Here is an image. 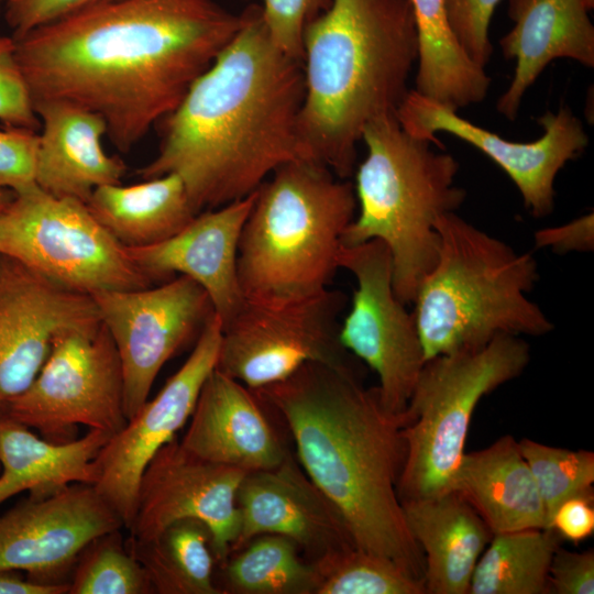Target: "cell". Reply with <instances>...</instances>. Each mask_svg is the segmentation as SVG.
<instances>
[{"label": "cell", "mask_w": 594, "mask_h": 594, "mask_svg": "<svg viewBox=\"0 0 594 594\" xmlns=\"http://www.w3.org/2000/svg\"><path fill=\"white\" fill-rule=\"evenodd\" d=\"M241 23V13L213 0H118L14 40L33 102L66 100L100 114L107 136L128 152L179 105Z\"/></svg>", "instance_id": "cell-1"}, {"label": "cell", "mask_w": 594, "mask_h": 594, "mask_svg": "<svg viewBox=\"0 0 594 594\" xmlns=\"http://www.w3.org/2000/svg\"><path fill=\"white\" fill-rule=\"evenodd\" d=\"M437 260L413 304L425 359L481 346L498 334H547L552 321L527 294L538 265L451 212L435 224Z\"/></svg>", "instance_id": "cell-6"}, {"label": "cell", "mask_w": 594, "mask_h": 594, "mask_svg": "<svg viewBox=\"0 0 594 594\" xmlns=\"http://www.w3.org/2000/svg\"><path fill=\"white\" fill-rule=\"evenodd\" d=\"M535 244L558 254L590 252L594 248V215L581 216L565 224L538 230Z\"/></svg>", "instance_id": "cell-41"}, {"label": "cell", "mask_w": 594, "mask_h": 594, "mask_svg": "<svg viewBox=\"0 0 594 594\" xmlns=\"http://www.w3.org/2000/svg\"><path fill=\"white\" fill-rule=\"evenodd\" d=\"M156 594H222L213 578L212 535L198 519L172 522L150 539L125 538Z\"/></svg>", "instance_id": "cell-29"}, {"label": "cell", "mask_w": 594, "mask_h": 594, "mask_svg": "<svg viewBox=\"0 0 594 594\" xmlns=\"http://www.w3.org/2000/svg\"><path fill=\"white\" fill-rule=\"evenodd\" d=\"M253 393L285 421L306 474L346 522L355 544L424 582L425 560L407 527L397 484L402 416L365 388L355 364L306 363Z\"/></svg>", "instance_id": "cell-3"}, {"label": "cell", "mask_w": 594, "mask_h": 594, "mask_svg": "<svg viewBox=\"0 0 594 594\" xmlns=\"http://www.w3.org/2000/svg\"><path fill=\"white\" fill-rule=\"evenodd\" d=\"M450 491L471 505L493 535L547 529L536 482L518 441L510 435L484 449L465 452Z\"/></svg>", "instance_id": "cell-25"}, {"label": "cell", "mask_w": 594, "mask_h": 594, "mask_svg": "<svg viewBox=\"0 0 594 594\" xmlns=\"http://www.w3.org/2000/svg\"><path fill=\"white\" fill-rule=\"evenodd\" d=\"M585 1V6L588 10L593 9L594 7V0H584Z\"/></svg>", "instance_id": "cell-45"}, {"label": "cell", "mask_w": 594, "mask_h": 594, "mask_svg": "<svg viewBox=\"0 0 594 594\" xmlns=\"http://www.w3.org/2000/svg\"><path fill=\"white\" fill-rule=\"evenodd\" d=\"M396 117L403 129L416 138L443 147L436 133L447 132L480 150L513 180L525 208L535 218L553 211L557 174L588 144L581 120L566 106H561L557 113L547 111L539 117L537 122L543 134L527 143L508 141L415 89L408 91Z\"/></svg>", "instance_id": "cell-14"}, {"label": "cell", "mask_w": 594, "mask_h": 594, "mask_svg": "<svg viewBox=\"0 0 594 594\" xmlns=\"http://www.w3.org/2000/svg\"><path fill=\"white\" fill-rule=\"evenodd\" d=\"M69 585L33 581L21 571L0 570V594H68Z\"/></svg>", "instance_id": "cell-43"}, {"label": "cell", "mask_w": 594, "mask_h": 594, "mask_svg": "<svg viewBox=\"0 0 594 594\" xmlns=\"http://www.w3.org/2000/svg\"><path fill=\"white\" fill-rule=\"evenodd\" d=\"M558 546L550 529L493 535L476 562L469 594H550L549 568Z\"/></svg>", "instance_id": "cell-30"}, {"label": "cell", "mask_w": 594, "mask_h": 594, "mask_svg": "<svg viewBox=\"0 0 594 594\" xmlns=\"http://www.w3.org/2000/svg\"><path fill=\"white\" fill-rule=\"evenodd\" d=\"M339 265L356 283L340 342L377 374L383 406L400 416L426 359L415 316L395 294L391 253L380 240L342 246Z\"/></svg>", "instance_id": "cell-12"}, {"label": "cell", "mask_w": 594, "mask_h": 594, "mask_svg": "<svg viewBox=\"0 0 594 594\" xmlns=\"http://www.w3.org/2000/svg\"><path fill=\"white\" fill-rule=\"evenodd\" d=\"M418 37L416 91L455 110L482 102L491 78L462 50L446 0H409Z\"/></svg>", "instance_id": "cell-28"}, {"label": "cell", "mask_w": 594, "mask_h": 594, "mask_svg": "<svg viewBox=\"0 0 594 594\" xmlns=\"http://www.w3.org/2000/svg\"><path fill=\"white\" fill-rule=\"evenodd\" d=\"M501 0H446L449 25L458 43L475 64L485 67L493 48L488 26Z\"/></svg>", "instance_id": "cell-37"}, {"label": "cell", "mask_w": 594, "mask_h": 594, "mask_svg": "<svg viewBox=\"0 0 594 594\" xmlns=\"http://www.w3.org/2000/svg\"><path fill=\"white\" fill-rule=\"evenodd\" d=\"M221 333V320L213 314L184 364L110 437L94 461V486L127 530L133 521L141 476L154 454L189 420L205 381L217 366Z\"/></svg>", "instance_id": "cell-15"}, {"label": "cell", "mask_w": 594, "mask_h": 594, "mask_svg": "<svg viewBox=\"0 0 594 594\" xmlns=\"http://www.w3.org/2000/svg\"><path fill=\"white\" fill-rule=\"evenodd\" d=\"M241 15L232 40L156 124L157 154L138 170L143 179L178 175L197 213L251 195L301 158L302 63L273 43L261 6Z\"/></svg>", "instance_id": "cell-2"}, {"label": "cell", "mask_w": 594, "mask_h": 594, "mask_svg": "<svg viewBox=\"0 0 594 594\" xmlns=\"http://www.w3.org/2000/svg\"><path fill=\"white\" fill-rule=\"evenodd\" d=\"M122 528L119 515L91 484L29 495L0 515V570L21 571L45 584L68 583L84 547Z\"/></svg>", "instance_id": "cell-16"}, {"label": "cell", "mask_w": 594, "mask_h": 594, "mask_svg": "<svg viewBox=\"0 0 594 594\" xmlns=\"http://www.w3.org/2000/svg\"><path fill=\"white\" fill-rule=\"evenodd\" d=\"M33 105L42 127L35 164L40 189L87 204L98 187L121 184L127 166L105 151L107 124L100 114L59 99Z\"/></svg>", "instance_id": "cell-22"}, {"label": "cell", "mask_w": 594, "mask_h": 594, "mask_svg": "<svg viewBox=\"0 0 594 594\" xmlns=\"http://www.w3.org/2000/svg\"><path fill=\"white\" fill-rule=\"evenodd\" d=\"M366 155L355 173L359 213L342 235L343 246L383 242L392 257L393 286L404 304H413L439 249L435 224L455 212L466 191L454 185L459 163L436 151L435 142L416 138L396 113L371 121L363 130Z\"/></svg>", "instance_id": "cell-7"}, {"label": "cell", "mask_w": 594, "mask_h": 594, "mask_svg": "<svg viewBox=\"0 0 594 594\" xmlns=\"http://www.w3.org/2000/svg\"><path fill=\"white\" fill-rule=\"evenodd\" d=\"M549 586L554 594H593V550L574 552L558 546L549 568Z\"/></svg>", "instance_id": "cell-40"}, {"label": "cell", "mask_w": 594, "mask_h": 594, "mask_svg": "<svg viewBox=\"0 0 594 594\" xmlns=\"http://www.w3.org/2000/svg\"><path fill=\"white\" fill-rule=\"evenodd\" d=\"M539 491L547 517V529L556 509L566 499L593 494L594 453L551 447L531 439L518 441Z\"/></svg>", "instance_id": "cell-34"}, {"label": "cell", "mask_w": 594, "mask_h": 594, "mask_svg": "<svg viewBox=\"0 0 594 594\" xmlns=\"http://www.w3.org/2000/svg\"><path fill=\"white\" fill-rule=\"evenodd\" d=\"M68 594H153L141 562L129 550L121 529L90 540L78 554Z\"/></svg>", "instance_id": "cell-33"}, {"label": "cell", "mask_w": 594, "mask_h": 594, "mask_svg": "<svg viewBox=\"0 0 594 594\" xmlns=\"http://www.w3.org/2000/svg\"><path fill=\"white\" fill-rule=\"evenodd\" d=\"M237 505L240 525L230 554L260 535L293 540L309 561L356 546L339 510L290 452L272 469L248 472Z\"/></svg>", "instance_id": "cell-19"}, {"label": "cell", "mask_w": 594, "mask_h": 594, "mask_svg": "<svg viewBox=\"0 0 594 594\" xmlns=\"http://www.w3.org/2000/svg\"><path fill=\"white\" fill-rule=\"evenodd\" d=\"M0 121L37 131L41 121L16 55L13 36L0 35Z\"/></svg>", "instance_id": "cell-36"}, {"label": "cell", "mask_w": 594, "mask_h": 594, "mask_svg": "<svg viewBox=\"0 0 594 594\" xmlns=\"http://www.w3.org/2000/svg\"><path fill=\"white\" fill-rule=\"evenodd\" d=\"M314 594H425L424 582L394 561L356 546L311 561Z\"/></svg>", "instance_id": "cell-32"}, {"label": "cell", "mask_w": 594, "mask_h": 594, "mask_svg": "<svg viewBox=\"0 0 594 594\" xmlns=\"http://www.w3.org/2000/svg\"><path fill=\"white\" fill-rule=\"evenodd\" d=\"M283 536L260 535L222 563V593L314 594L312 563Z\"/></svg>", "instance_id": "cell-31"}, {"label": "cell", "mask_w": 594, "mask_h": 594, "mask_svg": "<svg viewBox=\"0 0 594 594\" xmlns=\"http://www.w3.org/2000/svg\"><path fill=\"white\" fill-rule=\"evenodd\" d=\"M248 472L205 460L175 437L146 465L138 490L129 536L145 540L180 519H198L212 535L221 564L239 532L237 492Z\"/></svg>", "instance_id": "cell-17"}, {"label": "cell", "mask_w": 594, "mask_h": 594, "mask_svg": "<svg viewBox=\"0 0 594 594\" xmlns=\"http://www.w3.org/2000/svg\"><path fill=\"white\" fill-rule=\"evenodd\" d=\"M550 530L571 542H580L594 531L593 494H584L564 501L553 513Z\"/></svg>", "instance_id": "cell-42"}, {"label": "cell", "mask_w": 594, "mask_h": 594, "mask_svg": "<svg viewBox=\"0 0 594 594\" xmlns=\"http://www.w3.org/2000/svg\"><path fill=\"white\" fill-rule=\"evenodd\" d=\"M99 322L91 296L0 255V414L32 383L58 334Z\"/></svg>", "instance_id": "cell-18"}, {"label": "cell", "mask_w": 594, "mask_h": 594, "mask_svg": "<svg viewBox=\"0 0 594 594\" xmlns=\"http://www.w3.org/2000/svg\"><path fill=\"white\" fill-rule=\"evenodd\" d=\"M356 206L354 186L318 162L276 168L256 189L240 237L244 298L284 302L329 288Z\"/></svg>", "instance_id": "cell-5"}, {"label": "cell", "mask_w": 594, "mask_h": 594, "mask_svg": "<svg viewBox=\"0 0 594 594\" xmlns=\"http://www.w3.org/2000/svg\"><path fill=\"white\" fill-rule=\"evenodd\" d=\"M11 1H13V0H0L1 3H2V2L9 3V2H11Z\"/></svg>", "instance_id": "cell-46"}, {"label": "cell", "mask_w": 594, "mask_h": 594, "mask_svg": "<svg viewBox=\"0 0 594 594\" xmlns=\"http://www.w3.org/2000/svg\"><path fill=\"white\" fill-rule=\"evenodd\" d=\"M191 453L245 472L272 469L289 451L252 389L215 369L179 440Z\"/></svg>", "instance_id": "cell-21"}, {"label": "cell", "mask_w": 594, "mask_h": 594, "mask_svg": "<svg viewBox=\"0 0 594 594\" xmlns=\"http://www.w3.org/2000/svg\"><path fill=\"white\" fill-rule=\"evenodd\" d=\"M0 6H1V2H0Z\"/></svg>", "instance_id": "cell-47"}, {"label": "cell", "mask_w": 594, "mask_h": 594, "mask_svg": "<svg viewBox=\"0 0 594 594\" xmlns=\"http://www.w3.org/2000/svg\"><path fill=\"white\" fill-rule=\"evenodd\" d=\"M330 3L331 0H263L262 15L273 43L302 63L306 26Z\"/></svg>", "instance_id": "cell-35"}, {"label": "cell", "mask_w": 594, "mask_h": 594, "mask_svg": "<svg viewBox=\"0 0 594 594\" xmlns=\"http://www.w3.org/2000/svg\"><path fill=\"white\" fill-rule=\"evenodd\" d=\"M417 61L409 0H331L302 37L301 158L350 177L364 128L396 113Z\"/></svg>", "instance_id": "cell-4"}, {"label": "cell", "mask_w": 594, "mask_h": 594, "mask_svg": "<svg viewBox=\"0 0 594 594\" xmlns=\"http://www.w3.org/2000/svg\"><path fill=\"white\" fill-rule=\"evenodd\" d=\"M112 435L89 429L81 438L57 443L0 415V506L29 492L45 496L70 484L94 485V461Z\"/></svg>", "instance_id": "cell-26"}, {"label": "cell", "mask_w": 594, "mask_h": 594, "mask_svg": "<svg viewBox=\"0 0 594 594\" xmlns=\"http://www.w3.org/2000/svg\"><path fill=\"white\" fill-rule=\"evenodd\" d=\"M409 532L425 560V594H469L476 562L493 534L453 491L402 501Z\"/></svg>", "instance_id": "cell-24"}, {"label": "cell", "mask_w": 594, "mask_h": 594, "mask_svg": "<svg viewBox=\"0 0 594 594\" xmlns=\"http://www.w3.org/2000/svg\"><path fill=\"white\" fill-rule=\"evenodd\" d=\"M118 0H13L7 3L6 21L14 38L81 10Z\"/></svg>", "instance_id": "cell-39"}, {"label": "cell", "mask_w": 594, "mask_h": 594, "mask_svg": "<svg viewBox=\"0 0 594 594\" xmlns=\"http://www.w3.org/2000/svg\"><path fill=\"white\" fill-rule=\"evenodd\" d=\"M0 255L89 296L155 284L85 202L54 197L37 185L0 210Z\"/></svg>", "instance_id": "cell-9"}, {"label": "cell", "mask_w": 594, "mask_h": 594, "mask_svg": "<svg viewBox=\"0 0 594 594\" xmlns=\"http://www.w3.org/2000/svg\"><path fill=\"white\" fill-rule=\"evenodd\" d=\"M255 191L200 211L179 232L162 242L127 246L130 257L154 283L170 279L175 274L195 280L207 293L224 326L245 299L238 276V249Z\"/></svg>", "instance_id": "cell-20"}, {"label": "cell", "mask_w": 594, "mask_h": 594, "mask_svg": "<svg viewBox=\"0 0 594 594\" xmlns=\"http://www.w3.org/2000/svg\"><path fill=\"white\" fill-rule=\"evenodd\" d=\"M530 360L519 336L427 360L402 416L405 460L397 484L402 501L451 490L465 453L471 418L480 400L516 378Z\"/></svg>", "instance_id": "cell-8"}, {"label": "cell", "mask_w": 594, "mask_h": 594, "mask_svg": "<svg viewBox=\"0 0 594 594\" xmlns=\"http://www.w3.org/2000/svg\"><path fill=\"white\" fill-rule=\"evenodd\" d=\"M91 297L120 359L129 420L148 399L163 365L198 338L215 310L204 288L184 275Z\"/></svg>", "instance_id": "cell-13"}, {"label": "cell", "mask_w": 594, "mask_h": 594, "mask_svg": "<svg viewBox=\"0 0 594 594\" xmlns=\"http://www.w3.org/2000/svg\"><path fill=\"white\" fill-rule=\"evenodd\" d=\"M1 414L57 443L75 440L80 425L119 432L128 422L123 375L105 324L58 334L32 383Z\"/></svg>", "instance_id": "cell-10"}, {"label": "cell", "mask_w": 594, "mask_h": 594, "mask_svg": "<svg viewBox=\"0 0 594 594\" xmlns=\"http://www.w3.org/2000/svg\"><path fill=\"white\" fill-rule=\"evenodd\" d=\"M346 302L337 289L302 299H244L222 326L219 371L254 391L286 380L306 363L354 364L339 339Z\"/></svg>", "instance_id": "cell-11"}, {"label": "cell", "mask_w": 594, "mask_h": 594, "mask_svg": "<svg viewBox=\"0 0 594 594\" xmlns=\"http://www.w3.org/2000/svg\"><path fill=\"white\" fill-rule=\"evenodd\" d=\"M14 196L15 194L12 190L0 187V210L6 207Z\"/></svg>", "instance_id": "cell-44"}, {"label": "cell", "mask_w": 594, "mask_h": 594, "mask_svg": "<svg viewBox=\"0 0 594 594\" xmlns=\"http://www.w3.org/2000/svg\"><path fill=\"white\" fill-rule=\"evenodd\" d=\"M37 131L7 127L0 130V187L21 194L36 186Z\"/></svg>", "instance_id": "cell-38"}, {"label": "cell", "mask_w": 594, "mask_h": 594, "mask_svg": "<svg viewBox=\"0 0 594 594\" xmlns=\"http://www.w3.org/2000/svg\"><path fill=\"white\" fill-rule=\"evenodd\" d=\"M584 0H508L513 29L499 40L515 59L514 77L497 101V111L515 120L527 89L548 64L570 58L594 66V26Z\"/></svg>", "instance_id": "cell-23"}, {"label": "cell", "mask_w": 594, "mask_h": 594, "mask_svg": "<svg viewBox=\"0 0 594 594\" xmlns=\"http://www.w3.org/2000/svg\"><path fill=\"white\" fill-rule=\"evenodd\" d=\"M86 205L97 221L128 248L162 242L197 215L184 182L176 174L130 186L98 187Z\"/></svg>", "instance_id": "cell-27"}]
</instances>
